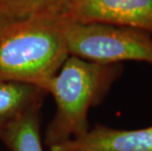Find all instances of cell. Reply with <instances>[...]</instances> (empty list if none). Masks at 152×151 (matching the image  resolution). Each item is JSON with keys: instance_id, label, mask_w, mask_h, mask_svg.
Segmentation results:
<instances>
[{"instance_id": "1", "label": "cell", "mask_w": 152, "mask_h": 151, "mask_svg": "<svg viewBox=\"0 0 152 151\" xmlns=\"http://www.w3.org/2000/svg\"><path fill=\"white\" fill-rule=\"evenodd\" d=\"M63 12L15 21L0 34V80L27 83L47 92L69 57Z\"/></svg>"}, {"instance_id": "2", "label": "cell", "mask_w": 152, "mask_h": 151, "mask_svg": "<svg viewBox=\"0 0 152 151\" xmlns=\"http://www.w3.org/2000/svg\"><path fill=\"white\" fill-rule=\"evenodd\" d=\"M121 73L120 64H101L69 55L47 88L56 111L45 131V145L49 148L86 133L90 128V108L104 99Z\"/></svg>"}, {"instance_id": "3", "label": "cell", "mask_w": 152, "mask_h": 151, "mask_svg": "<svg viewBox=\"0 0 152 151\" xmlns=\"http://www.w3.org/2000/svg\"><path fill=\"white\" fill-rule=\"evenodd\" d=\"M70 55L101 64L138 61L152 64V34L138 28L101 23L65 22Z\"/></svg>"}, {"instance_id": "4", "label": "cell", "mask_w": 152, "mask_h": 151, "mask_svg": "<svg viewBox=\"0 0 152 151\" xmlns=\"http://www.w3.org/2000/svg\"><path fill=\"white\" fill-rule=\"evenodd\" d=\"M64 15L73 22L122 26L152 34V0H68Z\"/></svg>"}, {"instance_id": "5", "label": "cell", "mask_w": 152, "mask_h": 151, "mask_svg": "<svg viewBox=\"0 0 152 151\" xmlns=\"http://www.w3.org/2000/svg\"><path fill=\"white\" fill-rule=\"evenodd\" d=\"M49 151H152V127L121 130L97 125L77 139L49 147Z\"/></svg>"}, {"instance_id": "6", "label": "cell", "mask_w": 152, "mask_h": 151, "mask_svg": "<svg viewBox=\"0 0 152 151\" xmlns=\"http://www.w3.org/2000/svg\"><path fill=\"white\" fill-rule=\"evenodd\" d=\"M48 93L27 83L0 80V130L34 109H40Z\"/></svg>"}, {"instance_id": "7", "label": "cell", "mask_w": 152, "mask_h": 151, "mask_svg": "<svg viewBox=\"0 0 152 151\" xmlns=\"http://www.w3.org/2000/svg\"><path fill=\"white\" fill-rule=\"evenodd\" d=\"M0 140L10 151H44L40 134V109L28 111L3 127Z\"/></svg>"}, {"instance_id": "8", "label": "cell", "mask_w": 152, "mask_h": 151, "mask_svg": "<svg viewBox=\"0 0 152 151\" xmlns=\"http://www.w3.org/2000/svg\"><path fill=\"white\" fill-rule=\"evenodd\" d=\"M68 0H0V13L25 19L45 13L63 12Z\"/></svg>"}, {"instance_id": "9", "label": "cell", "mask_w": 152, "mask_h": 151, "mask_svg": "<svg viewBox=\"0 0 152 151\" xmlns=\"http://www.w3.org/2000/svg\"><path fill=\"white\" fill-rule=\"evenodd\" d=\"M15 21H18V19H14L12 17H9V16L3 15L0 13V34H1V31L4 30L6 27H8L10 24L14 23Z\"/></svg>"}]
</instances>
